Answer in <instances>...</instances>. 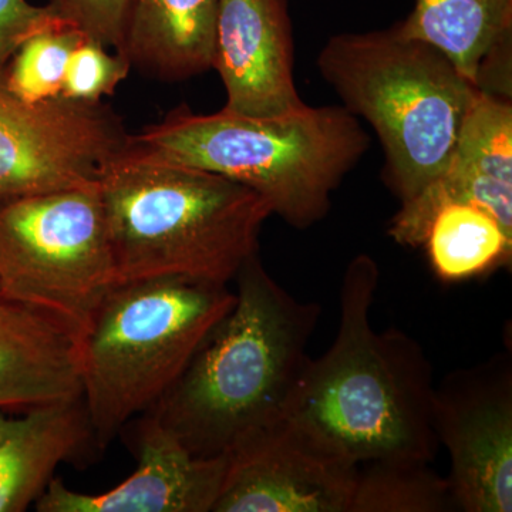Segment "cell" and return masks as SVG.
<instances>
[{
  "label": "cell",
  "instance_id": "cell-22",
  "mask_svg": "<svg viewBox=\"0 0 512 512\" xmlns=\"http://www.w3.org/2000/svg\"><path fill=\"white\" fill-rule=\"evenodd\" d=\"M52 3L87 35L120 53L130 0H52Z\"/></svg>",
  "mask_w": 512,
  "mask_h": 512
},
{
  "label": "cell",
  "instance_id": "cell-6",
  "mask_svg": "<svg viewBox=\"0 0 512 512\" xmlns=\"http://www.w3.org/2000/svg\"><path fill=\"white\" fill-rule=\"evenodd\" d=\"M234 303L228 285L185 276L111 286L77 342L97 450L170 390Z\"/></svg>",
  "mask_w": 512,
  "mask_h": 512
},
{
  "label": "cell",
  "instance_id": "cell-18",
  "mask_svg": "<svg viewBox=\"0 0 512 512\" xmlns=\"http://www.w3.org/2000/svg\"><path fill=\"white\" fill-rule=\"evenodd\" d=\"M421 247L437 278L453 284L510 266L512 234L484 208L450 201L434 212Z\"/></svg>",
  "mask_w": 512,
  "mask_h": 512
},
{
  "label": "cell",
  "instance_id": "cell-12",
  "mask_svg": "<svg viewBox=\"0 0 512 512\" xmlns=\"http://www.w3.org/2000/svg\"><path fill=\"white\" fill-rule=\"evenodd\" d=\"M137 468L100 494H84L53 478L35 504L39 512H212L227 456L195 457L151 414L136 429Z\"/></svg>",
  "mask_w": 512,
  "mask_h": 512
},
{
  "label": "cell",
  "instance_id": "cell-19",
  "mask_svg": "<svg viewBox=\"0 0 512 512\" xmlns=\"http://www.w3.org/2000/svg\"><path fill=\"white\" fill-rule=\"evenodd\" d=\"M431 463L380 460L359 464L349 512H443L456 510L446 477Z\"/></svg>",
  "mask_w": 512,
  "mask_h": 512
},
{
  "label": "cell",
  "instance_id": "cell-5",
  "mask_svg": "<svg viewBox=\"0 0 512 512\" xmlns=\"http://www.w3.org/2000/svg\"><path fill=\"white\" fill-rule=\"evenodd\" d=\"M318 67L342 107L375 130L384 183L402 205L446 173L481 93L450 57L393 25L330 37Z\"/></svg>",
  "mask_w": 512,
  "mask_h": 512
},
{
  "label": "cell",
  "instance_id": "cell-23",
  "mask_svg": "<svg viewBox=\"0 0 512 512\" xmlns=\"http://www.w3.org/2000/svg\"><path fill=\"white\" fill-rule=\"evenodd\" d=\"M55 12L52 2L35 6L28 0H0V74L16 49Z\"/></svg>",
  "mask_w": 512,
  "mask_h": 512
},
{
  "label": "cell",
  "instance_id": "cell-2",
  "mask_svg": "<svg viewBox=\"0 0 512 512\" xmlns=\"http://www.w3.org/2000/svg\"><path fill=\"white\" fill-rule=\"evenodd\" d=\"M379 279L372 256L350 261L340 289L338 333L328 352L309 363L291 416L357 464L431 463L440 447L433 421V369L412 336L397 328H373Z\"/></svg>",
  "mask_w": 512,
  "mask_h": 512
},
{
  "label": "cell",
  "instance_id": "cell-9",
  "mask_svg": "<svg viewBox=\"0 0 512 512\" xmlns=\"http://www.w3.org/2000/svg\"><path fill=\"white\" fill-rule=\"evenodd\" d=\"M227 456L212 512H349L359 464L288 416L252 431Z\"/></svg>",
  "mask_w": 512,
  "mask_h": 512
},
{
  "label": "cell",
  "instance_id": "cell-20",
  "mask_svg": "<svg viewBox=\"0 0 512 512\" xmlns=\"http://www.w3.org/2000/svg\"><path fill=\"white\" fill-rule=\"evenodd\" d=\"M87 36L56 8L52 18L10 57L2 73L3 83L10 92L29 103L62 96L69 57Z\"/></svg>",
  "mask_w": 512,
  "mask_h": 512
},
{
  "label": "cell",
  "instance_id": "cell-1",
  "mask_svg": "<svg viewBox=\"0 0 512 512\" xmlns=\"http://www.w3.org/2000/svg\"><path fill=\"white\" fill-rule=\"evenodd\" d=\"M235 303L150 410L195 457L229 453L252 431L291 414L312 357L320 316L249 256L234 279Z\"/></svg>",
  "mask_w": 512,
  "mask_h": 512
},
{
  "label": "cell",
  "instance_id": "cell-17",
  "mask_svg": "<svg viewBox=\"0 0 512 512\" xmlns=\"http://www.w3.org/2000/svg\"><path fill=\"white\" fill-rule=\"evenodd\" d=\"M218 0H130L120 55L164 82L212 69Z\"/></svg>",
  "mask_w": 512,
  "mask_h": 512
},
{
  "label": "cell",
  "instance_id": "cell-8",
  "mask_svg": "<svg viewBox=\"0 0 512 512\" xmlns=\"http://www.w3.org/2000/svg\"><path fill=\"white\" fill-rule=\"evenodd\" d=\"M130 138L101 101L29 103L0 74V200L99 185Z\"/></svg>",
  "mask_w": 512,
  "mask_h": 512
},
{
  "label": "cell",
  "instance_id": "cell-21",
  "mask_svg": "<svg viewBox=\"0 0 512 512\" xmlns=\"http://www.w3.org/2000/svg\"><path fill=\"white\" fill-rule=\"evenodd\" d=\"M131 64L120 53L111 55L107 46L87 36L72 52L64 74L62 97L99 103L113 96L130 73Z\"/></svg>",
  "mask_w": 512,
  "mask_h": 512
},
{
  "label": "cell",
  "instance_id": "cell-14",
  "mask_svg": "<svg viewBox=\"0 0 512 512\" xmlns=\"http://www.w3.org/2000/svg\"><path fill=\"white\" fill-rule=\"evenodd\" d=\"M82 396L77 343L42 312L0 295V410Z\"/></svg>",
  "mask_w": 512,
  "mask_h": 512
},
{
  "label": "cell",
  "instance_id": "cell-11",
  "mask_svg": "<svg viewBox=\"0 0 512 512\" xmlns=\"http://www.w3.org/2000/svg\"><path fill=\"white\" fill-rule=\"evenodd\" d=\"M293 52L286 0H218L212 69L224 83L225 110L274 117L305 106Z\"/></svg>",
  "mask_w": 512,
  "mask_h": 512
},
{
  "label": "cell",
  "instance_id": "cell-10",
  "mask_svg": "<svg viewBox=\"0 0 512 512\" xmlns=\"http://www.w3.org/2000/svg\"><path fill=\"white\" fill-rule=\"evenodd\" d=\"M434 431L450 457L456 510L512 511V362L497 355L436 386Z\"/></svg>",
  "mask_w": 512,
  "mask_h": 512
},
{
  "label": "cell",
  "instance_id": "cell-7",
  "mask_svg": "<svg viewBox=\"0 0 512 512\" xmlns=\"http://www.w3.org/2000/svg\"><path fill=\"white\" fill-rule=\"evenodd\" d=\"M114 284L100 184L0 200V295L77 343Z\"/></svg>",
  "mask_w": 512,
  "mask_h": 512
},
{
  "label": "cell",
  "instance_id": "cell-15",
  "mask_svg": "<svg viewBox=\"0 0 512 512\" xmlns=\"http://www.w3.org/2000/svg\"><path fill=\"white\" fill-rule=\"evenodd\" d=\"M93 446L82 396L10 417L0 410V512H23L45 493L57 467Z\"/></svg>",
  "mask_w": 512,
  "mask_h": 512
},
{
  "label": "cell",
  "instance_id": "cell-16",
  "mask_svg": "<svg viewBox=\"0 0 512 512\" xmlns=\"http://www.w3.org/2000/svg\"><path fill=\"white\" fill-rule=\"evenodd\" d=\"M396 25L450 57L478 89L511 96L512 0H416Z\"/></svg>",
  "mask_w": 512,
  "mask_h": 512
},
{
  "label": "cell",
  "instance_id": "cell-13",
  "mask_svg": "<svg viewBox=\"0 0 512 512\" xmlns=\"http://www.w3.org/2000/svg\"><path fill=\"white\" fill-rule=\"evenodd\" d=\"M450 201L484 208L512 234L511 97L480 93L446 173L416 200L400 207L390 237L406 247H421L434 212Z\"/></svg>",
  "mask_w": 512,
  "mask_h": 512
},
{
  "label": "cell",
  "instance_id": "cell-4",
  "mask_svg": "<svg viewBox=\"0 0 512 512\" xmlns=\"http://www.w3.org/2000/svg\"><path fill=\"white\" fill-rule=\"evenodd\" d=\"M117 282L185 276L228 285L272 215L251 188L200 168L123 154L100 178Z\"/></svg>",
  "mask_w": 512,
  "mask_h": 512
},
{
  "label": "cell",
  "instance_id": "cell-3",
  "mask_svg": "<svg viewBox=\"0 0 512 512\" xmlns=\"http://www.w3.org/2000/svg\"><path fill=\"white\" fill-rule=\"evenodd\" d=\"M369 146L359 119L342 106L305 104L274 117L183 106L131 134L127 153L237 181L261 195L272 215L306 229L328 215L333 192Z\"/></svg>",
  "mask_w": 512,
  "mask_h": 512
}]
</instances>
